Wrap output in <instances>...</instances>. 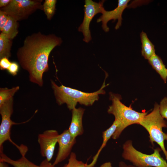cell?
<instances>
[{
  "instance_id": "1",
  "label": "cell",
  "mask_w": 167,
  "mask_h": 167,
  "mask_svg": "<svg viewBox=\"0 0 167 167\" xmlns=\"http://www.w3.org/2000/svg\"><path fill=\"white\" fill-rule=\"evenodd\" d=\"M62 42L61 38L54 34L45 35L40 32L26 37L16 55L21 66L28 73L31 82L43 86V74L49 69L50 54Z\"/></svg>"
},
{
  "instance_id": "2",
  "label": "cell",
  "mask_w": 167,
  "mask_h": 167,
  "mask_svg": "<svg viewBox=\"0 0 167 167\" xmlns=\"http://www.w3.org/2000/svg\"><path fill=\"white\" fill-rule=\"evenodd\" d=\"M105 79L98 90L91 93L83 92L62 84L58 86L52 80L51 84L58 104L60 105L66 104L68 108L72 110L76 108L78 103L86 106L92 105L98 100L99 95L105 94L104 88L106 86L105 84Z\"/></svg>"
},
{
  "instance_id": "3",
  "label": "cell",
  "mask_w": 167,
  "mask_h": 167,
  "mask_svg": "<svg viewBox=\"0 0 167 167\" xmlns=\"http://www.w3.org/2000/svg\"><path fill=\"white\" fill-rule=\"evenodd\" d=\"M109 99L112 101L109 106L107 112L113 115L115 119L119 123V125L112 136L114 139H118L122 131L130 125L138 124L142 118L148 114L147 112H139L134 110L130 106L127 107L121 101V96L110 92Z\"/></svg>"
},
{
  "instance_id": "4",
  "label": "cell",
  "mask_w": 167,
  "mask_h": 167,
  "mask_svg": "<svg viewBox=\"0 0 167 167\" xmlns=\"http://www.w3.org/2000/svg\"><path fill=\"white\" fill-rule=\"evenodd\" d=\"M138 124L142 126L148 131L150 141L152 145L154 142L159 145L167 160V151L164 145L165 140H167V134L162 131L163 127L167 128V122L160 113L159 105L155 103L153 110L145 115Z\"/></svg>"
},
{
  "instance_id": "5",
  "label": "cell",
  "mask_w": 167,
  "mask_h": 167,
  "mask_svg": "<svg viewBox=\"0 0 167 167\" xmlns=\"http://www.w3.org/2000/svg\"><path fill=\"white\" fill-rule=\"evenodd\" d=\"M132 141H126L123 144L122 156L138 167H167V162L161 156V150L157 148L151 154H147L137 150L133 146Z\"/></svg>"
},
{
  "instance_id": "6",
  "label": "cell",
  "mask_w": 167,
  "mask_h": 167,
  "mask_svg": "<svg viewBox=\"0 0 167 167\" xmlns=\"http://www.w3.org/2000/svg\"><path fill=\"white\" fill-rule=\"evenodd\" d=\"M41 0H11L6 6L1 8L4 12L18 21L27 19L36 10H43Z\"/></svg>"
},
{
  "instance_id": "7",
  "label": "cell",
  "mask_w": 167,
  "mask_h": 167,
  "mask_svg": "<svg viewBox=\"0 0 167 167\" xmlns=\"http://www.w3.org/2000/svg\"><path fill=\"white\" fill-rule=\"evenodd\" d=\"M13 98L0 105V114L2 118L0 125V147L3 144L8 141L15 146L21 153L24 151L25 148L19 146L15 143L11 137V131L12 125L19 124L13 122L11 119L13 112Z\"/></svg>"
},
{
  "instance_id": "8",
  "label": "cell",
  "mask_w": 167,
  "mask_h": 167,
  "mask_svg": "<svg viewBox=\"0 0 167 167\" xmlns=\"http://www.w3.org/2000/svg\"><path fill=\"white\" fill-rule=\"evenodd\" d=\"M104 1L96 2L92 0H86L84 9V15L82 23L78 28L79 32H82L84 36L83 40L88 43L92 39L89 26L93 17L98 13H102L104 9L103 3Z\"/></svg>"
},
{
  "instance_id": "9",
  "label": "cell",
  "mask_w": 167,
  "mask_h": 167,
  "mask_svg": "<svg viewBox=\"0 0 167 167\" xmlns=\"http://www.w3.org/2000/svg\"><path fill=\"white\" fill-rule=\"evenodd\" d=\"M59 135L57 131L49 130L38 135V142L40 145L41 154L49 161L53 156Z\"/></svg>"
},
{
  "instance_id": "10",
  "label": "cell",
  "mask_w": 167,
  "mask_h": 167,
  "mask_svg": "<svg viewBox=\"0 0 167 167\" xmlns=\"http://www.w3.org/2000/svg\"><path fill=\"white\" fill-rule=\"evenodd\" d=\"M129 0H118L117 6L111 11H106L105 9L102 13V15L97 20V22H102V29L106 32H108L109 28L107 26V23L110 20L114 21L118 19V22L115 28L118 29L121 26L122 19V15L124 10L128 6Z\"/></svg>"
},
{
  "instance_id": "11",
  "label": "cell",
  "mask_w": 167,
  "mask_h": 167,
  "mask_svg": "<svg viewBox=\"0 0 167 167\" xmlns=\"http://www.w3.org/2000/svg\"><path fill=\"white\" fill-rule=\"evenodd\" d=\"M76 142V138H74L68 130H64L58 137V148L56 157L53 164L55 166L64 161L70 155L74 145Z\"/></svg>"
},
{
  "instance_id": "12",
  "label": "cell",
  "mask_w": 167,
  "mask_h": 167,
  "mask_svg": "<svg viewBox=\"0 0 167 167\" xmlns=\"http://www.w3.org/2000/svg\"><path fill=\"white\" fill-rule=\"evenodd\" d=\"M84 111L81 107L75 108L72 110L71 120L68 130L74 138L83 133L82 119Z\"/></svg>"
},
{
  "instance_id": "13",
  "label": "cell",
  "mask_w": 167,
  "mask_h": 167,
  "mask_svg": "<svg viewBox=\"0 0 167 167\" xmlns=\"http://www.w3.org/2000/svg\"><path fill=\"white\" fill-rule=\"evenodd\" d=\"M0 161L9 164L14 167H39L28 159L25 155L22 156L19 159L13 160L5 154L3 152V146L0 147Z\"/></svg>"
},
{
  "instance_id": "14",
  "label": "cell",
  "mask_w": 167,
  "mask_h": 167,
  "mask_svg": "<svg viewBox=\"0 0 167 167\" xmlns=\"http://www.w3.org/2000/svg\"><path fill=\"white\" fill-rule=\"evenodd\" d=\"M118 125V122L116 120H115L112 125L108 128L102 132V143L96 154L93 157L92 161L89 164L90 167H92L95 165L100 152L105 147L108 140L112 137Z\"/></svg>"
},
{
  "instance_id": "15",
  "label": "cell",
  "mask_w": 167,
  "mask_h": 167,
  "mask_svg": "<svg viewBox=\"0 0 167 167\" xmlns=\"http://www.w3.org/2000/svg\"><path fill=\"white\" fill-rule=\"evenodd\" d=\"M148 60L149 63L159 74L165 83L167 78V69L161 58L155 54Z\"/></svg>"
},
{
  "instance_id": "16",
  "label": "cell",
  "mask_w": 167,
  "mask_h": 167,
  "mask_svg": "<svg viewBox=\"0 0 167 167\" xmlns=\"http://www.w3.org/2000/svg\"><path fill=\"white\" fill-rule=\"evenodd\" d=\"M140 37L142 43V55L145 59L148 60L155 54L154 46L145 32L142 31L140 33Z\"/></svg>"
},
{
  "instance_id": "17",
  "label": "cell",
  "mask_w": 167,
  "mask_h": 167,
  "mask_svg": "<svg viewBox=\"0 0 167 167\" xmlns=\"http://www.w3.org/2000/svg\"><path fill=\"white\" fill-rule=\"evenodd\" d=\"M19 24L18 21L12 17L8 15L7 22L1 32L5 34L10 39L12 40L18 33Z\"/></svg>"
},
{
  "instance_id": "18",
  "label": "cell",
  "mask_w": 167,
  "mask_h": 167,
  "mask_svg": "<svg viewBox=\"0 0 167 167\" xmlns=\"http://www.w3.org/2000/svg\"><path fill=\"white\" fill-rule=\"evenodd\" d=\"M12 45V40L1 32L0 34V59L4 58L9 59L11 57Z\"/></svg>"
},
{
  "instance_id": "19",
  "label": "cell",
  "mask_w": 167,
  "mask_h": 167,
  "mask_svg": "<svg viewBox=\"0 0 167 167\" xmlns=\"http://www.w3.org/2000/svg\"><path fill=\"white\" fill-rule=\"evenodd\" d=\"M18 86L11 89L7 88H1L0 89V105L13 98V96L19 89Z\"/></svg>"
},
{
  "instance_id": "20",
  "label": "cell",
  "mask_w": 167,
  "mask_h": 167,
  "mask_svg": "<svg viewBox=\"0 0 167 167\" xmlns=\"http://www.w3.org/2000/svg\"><path fill=\"white\" fill-rule=\"evenodd\" d=\"M56 2V0H45L43 4V10L48 19L50 20L55 13Z\"/></svg>"
},
{
  "instance_id": "21",
  "label": "cell",
  "mask_w": 167,
  "mask_h": 167,
  "mask_svg": "<svg viewBox=\"0 0 167 167\" xmlns=\"http://www.w3.org/2000/svg\"><path fill=\"white\" fill-rule=\"evenodd\" d=\"M67 167H89V165L78 161L75 153L71 152L70 155L68 162L66 164Z\"/></svg>"
},
{
  "instance_id": "22",
  "label": "cell",
  "mask_w": 167,
  "mask_h": 167,
  "mask_svg": "<svg viewBox=\"0 0 167 167\" xmlns=\"http://www.w3.org/2000/svg\"><path fill=\"white\" fill-rule=\"evenodd\" d=\"M159 105L161 115L163 118L167 120V97H164L161 100Z\"/></svg>"
},
{
  "instance_id": "23",
  "label": "cell",
  "mask_w": 167,
  "mask_h": 167,
  "mask_svg": "<svg viewBox=\"0 0 167 167\" xmlns=\"http://www.w3.org/2000/svg\"><path fill=\"white\" fill-rule=\"evenodd\" d=\"M11 62L9 59L4 58L0 59V68L1 70H7L10 66Z\"/></svg>"
},
{
  "instance_id": "24",
  "label": "cell",
  "mask_w": 167,
  "mask_h": 167,
  "mask_svg": "<svg viewBox=\"0 0 167 167\" xmlns=\"http://www.w3.org/2000/svg\"><path fill=\"white\" fill-rule=\"evenodd\" d=\"M8 15L0 10V30L2 31L8 19Z\"/></svg>"
},
{
  "instance_id": "25",
  "label": "cell",
  "mask_w": 167,
  "mask_h": 167,
  "mask_svg": "<svg viewBox=\"0 0 167 167\" xmlns=\"http://www.w3.org/2000/svg\"><path fill=\"white\" fill-rule=\"evenodd\" d=\"M19 69L18 64L15 62H11L10 66L7 70L9 73L14 76L16 75Z\"/></svg>"
},
{
  "instance_id": "26",
  "label": "cell",
  "mask_w": 167,
  "mask_h": 167,
  "mask_svg": "<svg viewBox=\"0 0 167 167\" xmlns=\"http://www.w3.org/2000/svg\"><path fill=\"white\" fill-rule=\"evenodd\" d=\"M39 166V167H55L53 164L50 163L46 159L43 161Z\"/></svg>"
},
{
  "instance_id": "27",
  "label": "cell",
  "mask_w": 167,
  "mask_h": 167,
  "mask_svg": "<svg viewBox=\"0 0 167 167\" xmlns=\"http://www.w3.org/2000/svg\"><path fill=\"white\" fill-rule=\"evenodd\" d=\"M11 1V0H0V7L1 8L6 6Z\"/></svg>"
},
{
  "instance_id": "28",
  "label": "cell",
  "mask_w": 167,
  "mask_h": 167,
  "mask_svg": "<svg viewBox=\"0 0 167 167\" xmlns=\"http://www.w3.org/2000/svg\"><path fill=\"white\" fill-rule=\"evenodd\" d=\"M119 167H138L134 165H127L124 162L121 161L118 164Z\"/></svg>"
},
{
  "instance_id": "29",
  "label": "cell",
  "mask_w": 167,
  "mask_h": 167,
  "mask_svg": "<svg viewBox=\"0 0 167 167\" xmlns=\"http://www.w3.org/2000/svg\"><path fill=\"white\" fill-rule=\"evenodd\" d=\"M99 167H112V164L110 162H105L102 165H101Z\"/></svg>"
},
{
  "instance_id": "30",
  "label": "cell",
  "mask_w": 167,
  "mask_h": 167,
  "mask_svg": "<svg viewBox=\"0 0 167 167\" xmlns=\"http://www.w3.org/2000/svg\"><path fill=\"white\" fill-rule=\"evenodd\" d=\"M0 167H9L7 163L2 162L0 161Z\"/></svg>"
},
{
  "instance_id": "31",
  "label": "cell",
  "mask_w": 167,
  "mask_h": 167,
  "mask_svg": "<svg viewBox=\"0 0 167 167\" xmlns=\"http://www.w3.org/2000/svg\"><path fill=\"white\" fill-rule=\"evenodd\" d=\"M62 167H67L66 165V164L65 165L63 166Z\"/></svg>"
},
{
  "instance_id": "32",
  "label": "cell",
  "mask_w": 167,
  "mask_h": 167,
  "mask_svg": "<svg viewBox=\"0 0 167 167\" xmlns=\"http://www.w3.org/2000/svg\"><path fill=\"white\" fill-rule=\"evenodd\" d=\"M166 72H167V69H166Z\"/></svg>"
}]
</instances>
